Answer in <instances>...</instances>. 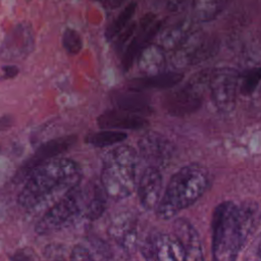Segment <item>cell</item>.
Here are the masks:
<instances>
[{
    "instance_id": "obj_1",
    "label": "cell",
    "mask_w": 261,
    "mask_h": 261,
    "mask_svg": "<svg viewBox=\"0 0 261 261\" xmlns=\"http://www.w3.org/2000/svg\"><path fill=\"white\" fill-rule=\"evenodd\" d=\"M257 212L255 202L238 205L224 201L216 206L211 221L213 261L237 260L254 228Z\"/></svg>"
},
{
    "instance_id": "obj_2",
    "label": "cell",
    "mask_w": 261,
    "mask_h": 261,
    "mask_svg": "<svg viewBox=\"0 0 261 261\" xmlns=\"http://www.w3.org/2000/svg\"><path fill=\"white\" fill-rule=\"evenodd\" d=\"M82 178L80 165L67 158H53L41 164L25 179L18 195V203L33 208L57 195L64 196L76 187Z\"/></svg>"
},
{
    "instance_id": "obj_3",
    "label": "cell",
    "mask_w": 261,
    "mask_h": 261,
    "mask_svg": "<svg viewBox=\"0 0 261 261\" xmlns=\"http://www.w3.org/2000/svg\"><path fill=\"white\" fill-rule=\"evenodd\" d=\"M208 187V174L198 164L186 165L170 178L156 208L162 219H170L180 210L195 204Z\"/></svg>"
},
{
    "instance_id": "obj_4",
    "label": "cell",
    "mask_w": 261,
    "mask_h": 261,
    "mask_svg": "<svg viewBox=\"0 0 261 261\" xmlns=\"http://www.w3.org/2000/svg\"><path fill=\"white\" fill-rule=\"evenodd\" d=\"M137 164V152L129 146H117L106 153L100 185L108 198L121 200L133 194L136 189Z\"/></svg>"
},
{
    "instance_id": "obj_5",
    "label": "cell",
    "mask_w": 261,
    "mask_h": 261,
    "mask_svg": "<svg viewBox=\"0 0 261 261\" xmlns=\"http://www.w3.org/2000/svg\"><path fill=\"white\" fill-rule=\"evenodd\" d=\"M86 194L79 185L62 196L37 222L35 230L38 234H49L72 223L85 208Z\"/></svg>"
},
{
    "instance_id": "obj_6",
    "label": "cell",
    "mask_w": 261,
    "mask_h": 261,
    "mask_svg": "<svg viewBox=\"0 0 261 261\" xmlns=\"http://www.w3.org/2000/svg\"><path fill=\"white\" fill-rule=\"evenodd\" d=\"M207 70L195 74L184 86L167 92L162 99L164 110L172 116H185L196 112L202 105L204 84L209 80Z\"/></svg>"
},
{
    "instance_id": "obj_7",
    "label": "cell",
    "mask_w": 261,
    "mask_h": 261,
    "mask_svg": "<svg viewBox=\"0 0 261 261\" xmlns=\"http://www.w3.org/2000/svg\"><path fill=\"white\" fill-rule=\"evenodd\" d=\"M239 80L240 74L232 67H217L211 71L208 80L211 98L219 111L228 113L234 109Z\"/></svg>"
},
{
    "instance_id": "obj_8",
    "label": "cell",
    "mask_w": 261,
    "mask_h": 261,
    "mask_svg": "<svg viewBox=\"0 0 261 261\" xmlns=\"http://www.w3.org/2000/svg\"><path fill=\"white\" fill-rule=\"evenodd\" d=\"M218 50V42L202 33H192L174 50L172 62L175 67L193 66L211 58Z\"/></svg>"
},
{
    "instance_id": "obj_9",
    "label": "cell",
    "mask_w": 261,
    "mask_h": 261,
    "mask_svg": "<svg viewBox=\"0 0 261 261\" xmlns=\"http://www.w3.org/2000/svg\"><path fill=\"white\" fill-rule=\"evenodd\" d=\"M161 29V21L154 14H146L137 24L136 31L124 48L121 56V68L126 71L136 62L140 52L152 43Z\"/></svg>"
},
{
    "instance_id": "obj_10",
    "label": "cell",
    "mask_w": 261,
    "mask_h": 261,
    "mask_svg": "<svg viewBox=\"0 0 261 261\" xmlns=\"http://www.w3.org/2000/svg\"><path fill=\"white\" fill-rule=\"evenodd\" d=\"M34 47L35 34L32 25L20 22L5 35L0 47V56L6 61L21 60L32 53Z\"/></svg>"
},
{
    "instance_id": "obj_11",
    "label": "cell",
    "mask_w": 261,
    "mask_h": 261,
    "mask_svg": "<svg viewBox=\"0 0 261 261\" xmlns=\"http://www.w3.org/2000/svg\"><path fill=\"white\" fill-rule=\"evenodd\" d=\"M140 156L152 166L158 169L166 167L174 153L172 143L163 135L156 132H147L138 141Z\"/></svg>"
},
{
    "instance_id": "obj_12",
    "label": "cell",
    "mask_w": 261,
    "mask_h": 261,
    "mask_svg": "<svg viewBox=\"0 0 261 261\" xmlns=\"http://www.w3.org/2000/svg\"><path fill=\"white\" fill-rule=\"evenodd\" d=\"M76 137L70 135L58 137L44 143L17 170L13 177V181L19 182L27 179L34 169H36L41 164L47 162L48 160L56 158L58 155L68 150L71 146L74 145Z\"/></svg>"
},
{
    "instance_id": "obj_13",
    "label": "cell",
    "mask_w": 261,
    "mask_h": 261,
    "mask_svg": "<svg viewBox=\"0 0 261 261\" xmlns=\"http://www.w3.org/2000/svg\"><path fill=\"white\" fill-rule=\"evenodd\" d=\"M163 179L158 168L147 166L138 184V195L141 205L146 210L156 209L162 197Z\"/></svg>"
},
{
    "instance_id": "obj_14",
    "label": "cell",
    "mask_w": 261,
    "mask_h": 261,
    "mask_svg": "<svg viewBox=\"0 0 261 261\" xmlns=\"http://www.w3.org/2000/svg\"><path fill=\"white\" fill-rule=\"evenodd\" d=\"M173 234L181 245L185 261H205L200 237L189 221L185 219L175 220Z\"/></svg>"
},
{
    "instance_id": "obj_15",
    "label": "cell",
    "mask_w": 261,
    "mask_h": 261,
    "mask_svg": "<svg viewBox=\"0 0 261 261\" xmlns=\"http://www.w3.org/2000/svg\"><path fill=\"white\" fill-rule=\"evenodd\" d=\"M97 123L102 129H142L148 124L145 116L130 113L120 109L106 110L97 118Z\"/></svg>"
},
{
    "instance_id": "obj_16",
    "label": "cell",
    "mask_w": 261,
    "mask_h": 261,
    "mask_svg": "<svg viewBox=\"0 0 261 261\" xmlns=\"http://www.w3.org/2000/svg\"><path fill=\"white\" fill-rule=\"evenodd\" d=\"M110 237L123 249L133 251L137 244L138 230L136 218L130 213L117 215L108 228Z\"/></svg>"
},
{
    "instance_id": "obj_17",
    "label": "cell",
    "mask_w": 261,
    "mask_h": 261,
    "mask_svg": "<svg viewBox=\"0 0 261 261\" xmlns=\"http://www.w3.org/2000/svg\"><path fill=\"white\" fill-rule=\"evenodd\" d=\"M112 103L117 109L146 116L152 112L150 99L144 92L130 89L114 91L111 95Z\"/></svg>"
},
{
    "instance_id": "obj_18",
    "label": "cell",
    "mask_w": 261,
    "mask_h": 261,
    "mask_svg": "<svg viewBox=\"0 0 261 261\" xmlns=\"http://www.w3.org/2000/svg\"><path fill=\"white\" fill-rule=\"evenodd\" d=\"M184 79L179 71H161L155 74L133 79L127 84V89L144 92L150 89L166 90L176 87Z\"/></svg>"
},
{
    "instance_id": "obj_19",
    "label": "cell",
    "mask_w": 261,
    "mask_h": 261,
    "mask_svg": "<svg viewBox=\"0 0 261 261\" xmlns=\"http://www.w3.org/2000/svg\"><path fill=\"white\" fill-rule=\"evenodd\" d=\"M193 22L190 18H182L171 25L159 31L158 45L164 51H171L178 48L192 34Z\"/></svg>"
},
{
    "instance_id": "obj_20",
    "label": "cell",
    "mask_w": 261,
    "mask_h": 261,
    "mask_svg": "<svg viewBox=\"0 0 261 261\" xmlns=\"http://www.w3.org/2000/svg\"><path fill=\"white\" fill-rule=\"evenodd\" d=\"M156 261H185L180 243L174 234L160 233L153 239Z\"/></svg>"
},
{
    "instance_id": "obj_21",
    "label": "cell",
    "mask_w": 261,
    "mask_h": 261,
    "mask_svg": "<svg viewBox=\"0 0 261 261\" xmlns=\"http://www.w3.org/2000/svg\"><path fill=\"white\" fill-rule=\"evenodd\" d=\"M136 61L145 75L161 72L165 66V51L158 44L150 43L140 52Z\"/></svg>"
},
{
    "instance_id": "obj_22",
    "label": "cell",
    "mask_w": 261,
    "mask_h": 261,
    "mask_svg": "<svg viewBox=\"0 0 261 261\" xmlns=\"http://www.w3.org/2000/svg\"><path fill=\"white\" fill-rule=\"evenodd\" d=\"M231 0H193V16L199 22L215 19Z\"/></svg>"
},
{
    "instance_id": "obj_23",
    "label": "cell",
    "mask_w": 261,
    "mask_h": 261,
    "mask_svg": "<svg viewBox=\"0 0 261 261\" xmlns=\"http://www.w3.org/2000/svg\"><path fill=\"white\" fill-rule=\"evenodd\" d=\"M107 195L100 184H95L92 187L89 195L85 197L84 215L90 220H95L101 217L107 206Z\"/></svg>"
},
{
    "instance_id": "obj_24",
    "label": "cell",
    "mask_w": 261,
    "mask_h": 261,
    "mask_svg": "<svg viewBox=\"0 0 261 261\" xmlns=\"http://www.w3.org/2000/svg\"><path fill=\"white\" fill-rule=\"evenodd\" d=\"M136 2H129L122 8V10L115 17V19H113L112 22L105 30V37L108 41H112L129 23L136 12Z\"/></svg>"
},
{
    "instance_id": "obj_25",
    "label": "cell",
    "mask_w": 261,
    "mask_h": 261,
    "mask_svg": "<svg viewBox=\"0 0 261 261\" xmlns=\"http://www.w3.org/2000/svg\"><path fill=\"white\" fill-rule=\"evenodd\" d=\"M126 139V134L121 130L102 129L95 132L87 137V143L97 148H104L123 142Z\"/></svg>"
},
{
    "instance_id": "obj_26",
    "label": "cell",
    "mask_w": 261,
    "mask_h": 261,
    "mask_svg": "<svg viewBox=\"0 0 261 261\" xmlns=\"http://www.w3.org/2000/svg\"><path fill=\"white\" fill-rule=\"evenodd\" d=\"M260 79H261V69L259 66L252 67L246 70V72L243 75L242 83L240 85L241 94L245 96H249L253 94L259 85Z\"/></svg>"
},
{
    "instance_id": "obj_27",
    "label": "cell",
    "mask_w": 261,
    "mask_h": 261,
    "mask_svg": "<svg viewBox=\"0 0 261 261\" xmlns=\"http://www.w3.org/2000/svg\"><path fill=\"white\" fill-rule=\"evenodd\" d=\"M62 46L68 54L75 55L80 53L83 48L81 35L73 29H66L62 35Z\"/></svg>"
},
{
    "instance_id": "obj_28",
    "label": "cell",
    "mask_w": 261,
    "mask_h": 261,
    "mask_svg": "<svg viewBox=\"0 0 261 261\" xmlns=\"http://www.w3.org/2000/svg\"><path fill=\"white\" fill-rule=\"evenodd\" d=\"M70 261H104L103 257H98L97 253L84 245L73 247L70 255Z\"/></svg>"
},
{
    "instance_id": "obj_29",
    "label": "cell",
    "mask_w": 261,
    "mask_h": 261,
    "mask_svg": "<svg viewBox=\"0 0 261 261\" xmlns=\"http://www.w3.org/2000/svg\"><path fill=\"white\" fill-rule=\"evenodd\" d=\"M137 28V22H129L113 40L114 41V46H115V50L116 51H121L122 49L125 48V46L127 45L128 41L130 40L132 36L134 35L135 31Z\"/></svg>"
},
{
    "instance_id": "obj_30",
    "label": "cell",
    "mask_w": 261,
    "mask_h": 261,
    "mask_svg": "<svg viewBox=\"0 0 261 261\" xmlns=\"http://www.w3.org/2000/svg\"><path fill=\"white\" fill-rule=\"evenodd\" d=\"M190 0H167V10L173 14H179L186 11Z\"/></svg>"
},
{
    "instance_id": "obj_31",
    "label": "cell",
    "mask_w": 261,
    "mask_h": 261,
    "mask_svg": "<svg viewBox=\"0 0 261 261\" xmlns=\"http://www.w3.org/2000/svg\"><path fill=\"white\" fill-rule=\"evenodd\" d=\"M13 119L10 115H3L0 117V132L7 130L12 126Z\"/></svg>"
},
{
    "instance_id": "obj_32",
    "label": "cell",
    "mask_w": 261,
    "mask_h": 261,
    "mask_svg": "<svg viewBox=\"0 0 261 261\" xmlns=\"http://www.w3.org/2000/svg\"><path fill=\"white\" fill-rule=\"evenodd\" d=\"M3 71H4V79H12L15 75H17L18 68L14 65H9V66L3 67Z\"/></svg>"
},
{
    "instance_id": "obj_33",
    "label": "cell",
    "mask_w": 261,
    "mask_h": 261,
    "mask_svg": "<svg viewBox=\"0 0 261 261\" xmlns=\"http://www.w3.org/2000/svg\"><path fill=\"white\" fill-rule=\"evenodd\" d=\"M124 1L125 0H104V6L107 9L112 10V9L120 7L124 3Z\"/></svg>"
}]
</instances>
